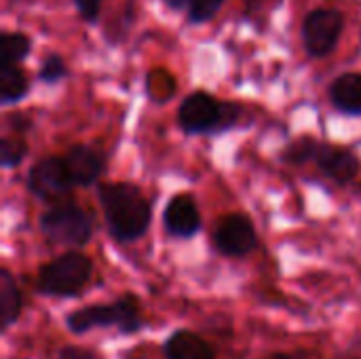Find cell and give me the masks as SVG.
Wrapping results in <instances>:
<instances>
[{
    "mask_svg": "<svg viewBox=\"0 0 361 359\" xmlns=\"http://www.w3.org/2000/svg\"><path fill=\"white\" fill-rule=\"evenodd\" d=\"M99 203L110 235L121 243L140 239L150 226V203L142 190L127 182H112L99 188Z\"/></svg>",
    "mask_w": 361,
    "mask_h": 359,
    "instance_id": "obj_1",
    "label": "cell"
},
{
    "mask_svg": "<svg viewBox=\"0 0 361 359\" xmlns=\"http://www.w3.org/2000/svg\"><path fill=\"white\" fill-rule=\"evenodd\" d=\"M66 326L72 334H87L95 328H116L121 334L129 336L144 328V315L140 300L125 294L110 305H89L72 311L66 317Z\"/></svg>",
    "mask_w": 361,
    "mask_h": 359,
    "instance_id": "obj_2",
    "label": "cell"
},
{
    "mask_svg": "<svg viewBox=\"0 0 361 359\" xmlns=\"http://www.w3.org/2000/svg\"><path fill=\"white\" fill-rule=\"evenodd\" d=\"M241 108L233 102H218L205 91H195L182 99L178 123L188 135H216L237 127Z\"/></svg>",
    "mask_w": 361,
    "mask_h": 359,
    "instance_id": "obj_3",
    "label": "cell"
},
{
    "mask_svg": "<svg viewBox=\"0 0 361 359\" xmlns=\"http://www.w3.org/2000/svg\"><path fill=\"white\" fill-rule=\"evenodd\" d=\"M93 262L80 252H68L47 262L36 275V290L51 298L78 296L89 284Z\"/></svg>",
    "mask_w": 361,
    "mask_h": 359,
    "instance_id": "obj_4",
    "label": "cell"
},
{
    "mask_svg": "<svg viewBox=\"0 0 361 359\" xmlns=\"http://www.w3.org/2000/svg\"><path fill=\"white\" fill-rule=\"evenodd\" d=\"M40 231L53 243L80 248L91 241L93 218L74 203H57L40 216Z\"/></svg>",
    "mask_w": 361,
    "mask_h": 359,
    "instance_id": "obj_5",
    "label": "cell"
},
{
    "mask_svg": "<svg viewBox=\"0 0 361 359\" xmlns=\"http://www.w3.org/2000/svg\"><path fill=\"white\" fill-rule=\"evenodd\" d=\"M74 180L66 167L63 157H44L36 165H32L27 174V190L51 205L61 203L72 190H74Z\"/></svg>",
    "mask_w": 361,
    "mask_h": 359,
    "instance_id": "obj_6",
    "label": "cell"
},
{
    "mask_svg": "<svg viewBox=\"0 0 361 359\" xmlns=\"http://www.w3.org/2000/svg\"><path fill=\"white\" fill-rule=\"evenodd\" d=\"M345 17L336 8H315L305 17L302 42L311 57H326L338 44Z\"/></svg>",
    "mask_w": 361,
    "mask_h": 359,
    "instance_id": "obj_7",
    "label": "cell"
},
{
    "mask_svg": "<svg viewBox=\"0 0 361 359\" xmlns=\"http://www.w3.org/2000/svg\"><path fill=\"white\" fill-rule=\"evenodd\" d=\"M214 245L222 256L241 258L256 250L258 235L252 220L243 214H228L214 229Z\"/></svg>",
    "mask_w": 361,
    "mask_h": 359,
    "instance_id": "obj_8",
    "label": "cell"
},
{
    "mask_svg": "<svg viewBox=\"0 0 361 359\" xmlns=\"http://www.w3.org/2000/svg\"><path fill=\"white\" fill-rule=\"evenodd\" d=\"M163 226L176 239H190L201 231V214L190 195H176L163 212Z\"/></svg>",
    "mask_w": 361,
    "mask_h": 359,
    "instance_id": "obj_9",
    "label": "cell"
},
{
    "mask_svg": "<svg viewBox=\"0 0 361 359\" xmlns=\"http://www.w3.org/2000/svg\"><path fill=\"white\" fill-rule=\"evenodd\" d=\"M66 167L76 186L95 184L106 171V157L102 150L89 144H76L63 154Z\"/></svg>",
    "mask_w": 361,
    "mask_h": 359,
    "instance_id": "obj_10",
    "label": "cell"
},
{
    "mask_svg": "<svg viewBox=\"0 0 361 359\" xmlns=\"http://www.w3.org/2000/svg\"><path fill=\"white\" fill-rule=\"evenodd\" d=\"M315 163L324 171V176H328L330 180H334L338 184H349L351 180H355L360 176L361 171L360 159L343 146L322 144Z\"/></svg>",
    "mask_w": 361,
    "mask_h": 359,
    "instance_id": "obj_11",
    "label": "cell"
},
{
    "mask_svg": "<svg viewBox=\"0 0 361 359\" xmlns=\"http://www.w3.org/2000/svg\"><path fill=\"white\" fill-rule=\"evenodd\" d=\"M165 359H216L214 349L190 330H176L163 343Z\"/></svg>",
    "mask_w": 361,
    "mask_h": 359,
    "instance_id": "obj_12",
    "label": "cell"
},
{
    "mask_svg": "<svg viewBox=\"0 0 361 359\" xmlns=\"http://www.w3.org/2000/svg\"><path fill=\"white\" fill-rule=\"evenodd\" d=\"M332 106L349 116L361 114V74L347 72L338 76L330 87Z\"/></svg>",
    "mask_w": 361,
    "mask_h": 359,
    "instance_id": "obj_13",
    "label": "cell"
},
{
    "mask_svg": "<svg viewBox=\"0 0 361 359\" xmlns=\"http://www.w3.org/2000/svg\"><path fill=\"white\" fill-rule=\"evenodd\" d=\"M23 309V298L17 288L15 277L2 269L0 271V317H2V332H6L13 324H17Z\"/></svg>",
    "mask_w": 361,
    "mask_h": 359,
    "instance_id": "obj_14",
    "label": "cell"
},
{
    "mask_svg": "<svg viewBox=\"0 0 361 359\" xmlns=\"http://www.w3.org/2000/svg\"><path fill=\"white\" fill-rule=\"evenodd\" d=\"M27 91H30L27 76L17 63L0 66V102L2 104H17L27 95Z\"/></svg>",
    "mask_w": 361,
    "mask_h": 359,
    "instance_id": "obj_15",
    "label": "cell"
},
{
    "mask_svg": "<svg viewBox=\"0 0 361 359\" xmlns=\"http://www.w3.org/2000/svg\"><path fill=\"white\" fill-rule=\"evenodd\" d=\"M32 40L23 32H4L0 36V66H13L27 57Z\"/></svg>",
    "mask_w": 361,
    "mask_h": 359,
    "instance_id": "obj_16",
    "label": "cell"
},
{
    "mask_svg": "<svg viewBox=\"0 0 361 359\" xmlns=\"http://www.w3.org/2000/svg\"><path fill=\"white\" fill-rule=\"evenodd\" d=\"M319 142L313 140V138H300L296 142H292L286 152H283V161L292 163V165H302V163H309V161H315L317 159V152H319Z\"/></svg>",
    "mask_w": 361,
    "mask_h": 359,
    "instance_id": "obj_17",
    "label": "cell"
},
{
    "mask_svg": "<svg viewBox=\"0 0 361 359\" xmlns=\"http://www.w3.org/2000/svg\"><path fill=\"white\" fill-rule=\"evenodd\" d=\"M25 154H27V144L19 135L17 138L15 135L2 138V142H0V165L4 169L17 167L25 159Z\"/></svg>",
    "mask_w": 361,
    "mask_h": 359,
    "instance_id": "obj_18",
    "label": "cell"
},
{
    "mask_svg": "<svg viewBox=\"0 0 361 359\" xmlns=\"http://www.w3.org/2000/svg\"><path fill=\"white\" fill-rule=\"evenodd\" d=\"M66 76H68V68H66L63 59L59 55H47L44 61L40 63L38 78L47 85H55V83L63 80Z\"/></svg>",
    "mask_w": 361,
    "mask_h": 359,
    "instance_id": "obj_19",
    "label": "cell"
},
{
    "mask_svg": "<svg viewBox=\"0 0 361 359\" xmlns=\"http://www.w3.org/2000/svg\"><path fill=\"white\" fill-rule=\"evenodd\" d=\"M222 4H224V0H192L188 6V21L205 23L220 11Z\"/></svg>",
    "mask_w": 361,
    "mask_h": 359,
    "instance_id": "obj_20",
    "label": "cell"
},
{
    "mask_svg": "<svg viewBox=\"0 0 361 359\" xmlns=\"http://www.w3.org/2000/svg\"><path fill=\"white\" fill-rule=\"evenodd\" d=\"M80 17L87 21V23H95L97 17H99V8H102V0H74Z\"/></svg>",
    "mask_w": 361,
    "mask_h": 359,
    "instance_id": "obj_21",
    "label": "cell"
},
{
    "mask_svg": "<svg viewBox=\"0 0 361 359\" xmlns=\"http://www.w3.org/2000/svg\"><path fill=\"white\" fill-rule=\"evenodd\" d=\"M57 359H99V355L85 347H63Z\"/></svg>",
    "mask_w": 361,
    "mask_h": 359,
    "instance_id": "obj_22",
    "label": "cell"
},
{
    "mask_svg": "<svg viewBox=\"0 0 361 359\" xmlns=\"http://www.w3.org/2000/svg\"><path fill=\"white\" fill-rule=\"evenodd\" d=\"M169 8H173V11H180V8H186V6H190V2L192 0H163Z\"/></svg>",
    "mask_w": 361,
    "mask_h": 359,
    "instance_id": "obj_23",
    "label": "cell"
},
{
    "mask_svg": "<svg viewBox=\"0 0 361 359\" xmlns=\"http://www.w3.org/2000/svg\"><path fill=\"white\" fill-rule=\"evenodd\" d=\"M264 359H309L305 353H273Z\"/></svg>",
    "mask_w": 361,
    "mask_h": 359,
    "instance_id": "obj_24",
    "label": "cell"
}]
</instances>
